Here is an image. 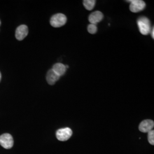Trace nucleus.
I'll return each mask as SVG.
<instances>
[{"mask_svg": "<svg viewBox=\"0 0 154 154\" xmlns=\"http://www.w3.org/2000/svg\"><path fill=\"white\" fill-rule=\"evenodd\" d=\"M138 28L140 32L143 35H147L151 32V26L149 18L146 17H140L137 21Z\"/></svg>", "mask_w": 154, "mask_h": 154, "instance_id": "f257e3e1", "label": "nucleus"}, {"mask_svg": "<svg viewBox=\"0 0 154 154\" xmlns=\"http://www.w3.org/2000/svg\"><path fill=\"white\" fill-rule=\"evenodd\" d=\"M67 21L66 16L62 13H57L50 18V25L54 28H60L65 25Z\"/></svg>", "mask_w": 154, "mask_h": 154, "instance_id": "f03ea898", "label": "nucleus"}, {"mask_svg": "<svg viewBox=\"0 0 154 154\" xmlns=\"http://www.w3.org/2000/svg\"><path fill=\"white\" fill-rule=\"evenodd\" d=\"M0 144L4 149H11L14 144V140L11 134H4L0 136Z\"/></svg>", "mask_w": 154, "mask_h": 154, "instance_id": "7ed1b4c3", "label": "nucleus"}, {"mask_svg": "<svg viewBox=\"0 0 154 154\" xmlns=\"http://www.w3.org/2000/svg\"><path fill=\"white\" fill-rule=\"evenodd\" d=\"M72 129L69 127H66L57 130L56 132V137L58 140L60 141H66L72 137Z\"/></svg>", "mask_w": 154, "mask_h": 154, "instance_id": "20e7f679", "label": "nucleus"}, {"mask_svg": "<svg viewBox=\"0 0 154 154\" xmlns=\"http://www.w3.org/2000/svg\"><path fill=\"white\" fill-rule=\"evenodd\" d=\"M127 2H130V10L133 13H138L142 11L146 7V3L142 0H131L127 1Z\"/></svg>", "mask_w": 154, "mask_h": 154, "instance_id": "39448f33", "label": "nucleus"}, {"mask_svg": "<svg viewBox=\"0 0 154 154\" xmlns=\"http://www.w3.org/2000/svg\"><path fill=\"white\" fill-rule=\"evenodd\" d=\"M29 33L28 26L25 25H21L17 28L16 37L18 41H22L25 38Z\"/></svg>", "mask_w": 154, "mask_h": 154, "instance_id": "423d86ee", "label": "nucleus"}, {"mask_svg": "<svg viewBox=\"0 0 154 154\" xmlns=\"http://www.w3.org/2000/svg\"><path fill=\"white\" fill-rule=\"evenodd\" d=\"M154 126V121L152 120L147 119V120L143 121L140 123L139 126V129L141 132L148 133L149 131H150L152 130Z\"/></svg>", "mask_w": 154, "mask_h": 154, "instance_id": "0eeeda50", "label": "nucleus"}, {"mask_svg": "<svg viewBox=\"0 0 154 154\" xmlns=\"http://www.w3.org/2000/svg\"><path fill=\"white\" fill-rule=\"evenodd\" d=\"M103 18V13L100 11H95L92 13L88 17V21L91 24L97 25Z\"/></svg>", "mask_w": 154, "mask_h": 154, "instance_id": "6e6552de", "label": "nucleus"}, {"mask_svg": "<svg viewBox=\"0 0 154 154\" xmlns=\"http://www.w3.org/2000/svg\"><path fill=\"white\" fill-rule=\"evenodd\" d=\"M60 78V77L57 75L52 69L49 70L46 74V81L50 85H54L56 82L59 80Z\"/></svg>", "mask_w": 154, "mask_h": 154, "instance_id": "1a4fd4ad", "label": "nucleus"}, {"mask_svg": "<svg viewBox=\"0 0 154 154\" xmlns=\"http://www.w3.org/2000/svg\"><path fill=\"white\" fill-rule=\"evenodd\" d=\"M52 69L60 77L64 75L66 71V66L61 63H57L54 64Z\"/></svg>", "mask_w": 154, "mask_h": 154, "instance_id": "9d476101", "label": "nucleus"}, {"mask_svg": "<svg viewBox=\"0 0 154 154\" xmlns=\"http://www.w3.org/2000/svg\"><path fill=\"white\" fill-rule=\"evenodd\" d=\"M95 3L96 1L95 0H85L83 1V4L85 8L88 11H91L93 9Z\"/></svg>", "mask_w": 154, "mask_h": 154, "instance_id": "9b49d317", "label": "nucleus"}, {"mask_svg": "<svg viewBox=\"0 0 154 154\" xmlns=\"http://www.w3.org/2000/svg\"><path fill=\"white\" fill-rule=\"evenodd\" d=\"M88 33H90V34H95L97 32V27L96 25L90 23L88 25Z\"/></svg>", "mask_w": 154, "mask_h": 154, "instance_id": "f8f14e48", "label": "nucleus"}, {"mask_svg": "<svg viewBox=\"0 0 154 154\" xmlns=\"http://www.w3.org/2000/svg\"><path fill=\"white\" fill-rule=\"evenodd\" d=\"M148 140L151 145H154V131L153 130L148 132Z\"/></svg>", "mask_w": 154, "mask_h": 154, "instance_id": "ddd939ff", "label": "nucleus"}, {"mask_svg": "<svg viewBox=\"0 0 154 154\" xmlns=\"http://www.w3.org/2000/svg\"><path fill=\"white\" fill-rule=\"evenodd\" d=\"M154 27H152V29H151V37L152 38H154Z\"/></svg>", "mask_w": 154, "mask_h": 154, "instance_id": "4468645a", "label": "nucleus"}, {"mask_svg": "<svg viewBox=\"0 0 154 154\" xmlns=\"http://www.w3.org/2000/svg\"><path fill=\"white\" fill-rule=\"evenodd\" d=\"M1 74L0 72V81H1Z\"/></svg>", "mask_w": 154, "mask_h": 154, "instance_id": "2eb2a0df", "label": "nucleus"}, {"mask_svg": "<svg viewBox=\"0 0 154 154\" xmlns=\"http://www.w3.org/2000/svg\"><path fill=\"white\" fill-rule=\"evenodd\" d=\"M0 25H1V21H0Z\"/></svg>", "mask_w": 154, "mask_h": 154, "instance_id": "dca6fc26", "label": "nucleus"}]
</instances>
